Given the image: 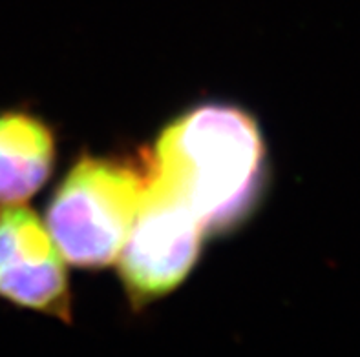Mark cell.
I'll return each instance as SVG.
<instances>
[{
    "label": "cell",
    "mask_w": 360,
    "mask_h": 357,
    "mask_svg": "<svg viewBox=\"0 0 360 357\" xmlns=\"http://www.w3.org/2000/svg\"><path fill=\"white\" fill-rule=\"evenodd\" d=\"M265 157L262 131L247 112L201 105L170 122L145 161L152 184L187 204L205 231L219 234L260 199Z\"/></svg>",
    "instance_id": "6da1fadb"
},
{
    "label": "cell",
    "mask_w": 360,
    "mask_h": 357,
    "mask_svg": "<svg viewBox=\"0 0 360 357\" xmlns=\"http://www.w3.org/2000/svg\"><path fill=\"white\" fill-rule=\"evenodd\" d=\"M150 186L146 161L82 155L51 195L46 228L73 267L99 270L121 252Z\"/></svg>",
    "instance_id": "7a4b0ae2"
},
{
    "label": "cell",
    "mask_w": 360,
    "mask_h": 357,
    "mask_svg": "<svg viewBox=\"0 0 360 357\" xmlns=\"http://www.w3.org/2000/svg\"><path fill=\"white\" fill-rule=\"evenodd\" d=\"M205 234L187 204L150 182L119 252V277L132 307L178 288L196 264Z\"/></svg>",
    "instance_id": "3957f363"
},
{
    "label": "cell",
    "mask_w": 360,
    "mask_h": 357,
    "mask_svg": "<svg viewBox=\"0 0 360 357\" xmlns=\"http://www.w3.org/2000/svg\"><path fill=\"white\" fill-rule=\"evenodd\" d=\"M0 299L72 319L63 253L37 213L18 204L0 206Z\"/></svg>",
    "instance_id": "277c9868"
},
{
    "label": "cell",
    "mask_w": 360,
    "mask_h": 357,
    "mask_svg": "<svg viewBox=\"0 0 360 357\" xmlns=\"http://www.w3.org/2000/svg\"><path fill=\"white\" fill-rule=\"evenodd\" d=\"M55 166V137L44 121L20 109L0 112V206L41 190Z\"/></svg>",
    "instance_id": "5b68a950"
}]
</instances>
